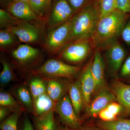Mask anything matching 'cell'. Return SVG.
Segmentation results:
<instances>
[{"label": "cell", "mask_w": 130, "mask_h": 130, "mask_svg": "<svg viewBox=\"0 0 130 130\" xmlns=\"http://www.w3.org/2000/svg\"><path fill=\"white\" fill-rule=\"evenodd\" d=\"M52 111L40 116H33L32 124L35 130H56L58 123Z\"/></svg>", "instance_id": "obj_20"}, {"label": "cell", "mask_w": 130, "mask_h": 130, "mask_svg": "<svg viewBox=\"0 0 130 130\" xmlns=\"http://www.w3.org/2000/svg\"><path fill=\"white\" fill-rule=\"evenodd\" d=\"M79 70L78 67L68 64L59 60L51 59L32 73L45 77L71 78L76 75Z\"/></svg>", "instance_id": "obj_3"}, {"label": "cell", "mask_w": 130, "mask_h": 130, "mask_svg": "<svg viewBox=\"0 0 130 130\" xmlns=\"http://www.w3.org/2000/svg\"><path fill=\"white\" fill-rule=\"evenodd\" d=\"M76 12L85 6L87 0H67Z\"/></svg>", "instance_id": "obj_35"}, {"label": "cell", "mask_w": 130, "mask_h": 130, "mask_svg": "<svg viewBox=\"0 0 130 130\" xmlns=\"http://www.w3.org/2000/svg\"><path fill=\"white\" fill-rule=\"evenodd\" d=\"M120 75L124 78H130V55L124 61L120 68Z\"/></svg>", "instance_id": "obj_31"}, {"label": "cell", "mask_w": 130, "mask_h": 130, "mask_svg": "<svg viewBox=\"0 0 130 130\" xmlns=\"http://www.w3.org/2000/svg\"><path fill=\"white\" fill-rule=\"evenodd\" d=\"M51 0H29V5L36 16L41 21L44 20Z\"/></svg>", "instance_id": "obj_26"}, {"label": "cell", "mask_w": 130, "mask_h": 130, "mask_svg": "<svg viewBox=\"0 0 130 130\" xmlns=\"http://www.w3.org/2000/svg\"><path fill=\"white\" fill-rule=\"evenodd\" d=\"M20 42L16 35L7 29L0 30V47L2 51H7L9 48Z\"/></svg>", "instance_id": "obj_22"}, {"label": "cell", "mask_w": 130, "mask_h": 130, "mask_svg": "<svg viewBox=\"0 0 130 130\" xmlns=\"http://www.w3.org/2000/svg\"><path fill=\"white\" fill-rule=\"evenodd\" d=\"M89 40L74 41L65 46L58 54V57L71 63H79L88 56L91 50Z\"/></svg>", "instance_id": "obj_5"}, {"label": "cell", "mask_w": 130, "mask_h": 130, "mask_svg": "<svg viewBox=\"0 0 130 130\" xmlns=\"http://www.w3.org/2000/svg\"><path fill=\"white\" fill-rule=\"evenodd\" d=\"M121 36L122 40L126 44L130 46V19L126 21L124 26Z\"/></svg>", "instance_id": "obj_30"}, {"label": "cell", "mask_w": 130, "mask_h": 130, "mask_svg": "<svg viewBox=\"0 0 130 130\" xmlns=\"http://www.w3.org/2000/svg\"><path fill=\"white\" fill-rule=\"evenodd\" d=\"M111 87L116 101L122 106L125 114L130 115V85L114 80Z\"/></svg>", "instance_id": "obj_17"}, {"label": "cell", "mask_w": 130, "mask_h": 130, "mask_svg": "<svg viewBox=\"0 0 130 130\" xmlns=\"http://www.w3.org/2000/svg\"><path fill=\"white\" fill-rule=\"evenodd\" d=\"M43 77L46 82L47 93L54 101L58 102L66 94L70 83L63 78Z\"/></svg>", "instance_id": "obj_15"}, {"label": "cell", "mask_w": 130, "mask_h": 130, "mask_svg": "<svg viewBox=\"0 0 130 130\" xmlns=\"http://www.w3.org/2000/svg\"><path fill=\"white\" fill-rule=\"evenodd\" d=\"M94 99L86 108V115L95 116L98 115L109 103L116 101L115 96L112 91L104 87L100 90Z\"/></svg>", "instance_id": "obj_11"}, {"label": "cell", "mask_w": 130, "mask_h": 130, "mask_svg": "<svg viewBox=\"0 0 130 130\" xmlns=\"http://www.w3.org/2000/svg\"><path fill=\"white\" fill-rule=\"evenodd\" d=\"M10 93L18 101L25 112L32 114L33 99L28 86L23 84L17 85L12 88Z\"/></svg>", "instance_id": "obj_16"}, {"label": "cell", "mask_w": 130, "mask_h": 130, "mask_svg": "<svg viewBox=\"0 0 130 130\" xmlns=\"http://www.w3.org/2000/svg\"><path fill=\"white\" fill-rule=\"evenodd\" d=\"M40 55V50L37 48L23 44L12 51L11 56L15 64L22 68L29 67L36 62Z\"/></svg>", "instance_id": "obj_8"}, {"label": "cell", "mask_w": 130, "mask_h": 130, "mask_svg": "<svg viewBox=\"0 0 130 130\" xmlns=\"http://www.w3.org/2000/svg\"><path fill=\"white\" fill-rule=\"evenodd\" d=\"M1 62L2 65L0 74V83L2 86L7 85L16 79V76L11 65L4 56H1Z\"/></svg>", "instance_id": "obj_23"}, {"label": "cell", "mask_w": 130, "mask_h": 130, "mask_svg": "<svg viewBox=\"0 0 130 130\" xmlns=\"http://www.w3.org/2000/svg\"><path fill=\"white\" fill-rule=\"evenodd\" d=\"M7 29L14 33L20 42L25 44L36 43L41 40L39 29L28 21L22 20L17 25Z\"/></svg>", "instance_id": "obj_9"}, {"label": "cell", "mask_w": 130, "mask_h": 130, "mask_svg": "<svg viewBox=\"0 0 130 130\" xmlns=\"http://www.w3.org/2000/svg\"><path fill=\"white\" fill-rule=\"evenodd\" d=\"M92 60L93 59L82 71L78 80L83 96L84 105L86 108L90 103L91 96L95 90V83L91 70Z\"/></svg>", "instance_id": "obj_12"}, {"label": "cell", "mask_w": 130, "mask_h": 130, "mask_svg": "<svg viewBox=\"0 0 130 130\" xmlns=\"http://www.w3.org/2000/svg\"><path fill=\"white\" fill-rule=\"evenodd\" d=\"M22 21L17 18L5 9H0V27L1 29H7L15 26Z\"/></svg>", "instance_id": "obj_27"}, {"label": "cell", "mask_w": 130, "mask_h": 130, "mask_svg": "<svg viewBox=\"0 0 130 130\" xmlns=\"http://www.w3.org/2000/svg\"><path fill=\"white\" fill-rule=\"evenodd\" d=\"M68 92L74 110L79 117L84 105L83 93L78 80L69 84Z\"/></svg>", "instance_id": "obj_19"}, {"label": "cell", "mask_w": 130, "mask_h": 130, "mask_svg": "<svg viewBox=\"0 0 130 130\" xmlns=\"http://www.w3.org/2000/svg\"><path fill=\"white\" fill-rule=\"evenodd\" d=\"M76 13L67 0H56L46 20L48 29L66 23Z\"/></svg>", "instance_id": "obj_7"}, {"label": "cell", "mask_w": 130, "mask_h": 130, "mask_svg": "<svg viewBox=\"0 0 130 130\" xmlns=\"http://www.w3.org/2000/svg\"><path fill=\"white\" fill-rule=\"evenodd\" d=\"M80 130H104L99 127H96L93 126H82Z\"/></svg>", "instance_id": "obj_38"}, {"label": "cell", "mask_w": 130, "mask_h": 130, "mask_svg": "<svg viewBox=\"0 0 130 130\" xmlns=\"http://www.w3.org/2000/svg\"><path fill=\"white\" fill-rule=\"evenodd\" d=\"M23 112H13L7 118L1 122L0 129L1 130H18L19 119Z\"/></svg>", "instance_id": "obj_28"}, {"label": "cell", "mask_w": 130, "mask_h": 130, "mask_svg": "<svg viewBox=\"0 0 130 130\" xmlns=\"http://www.w3.org/2000/svg\"><path fill=\"white\" fill-rule=\"evenodd\" d=\"M97 125L104 130H130V119H116L111 121L102 120Z\"/></svg>", "instance_id": "obj_21"}, {"label": "cell", "mask_w": 130, "mask_h": 130, "mask_svg": "<svg viewBox=\"0 0 130 130\" xmlns=\"http://www.w3.org/2000/svg\"><path fill=\"white\" fill-rule=\"evenodd\" d=\"M106 108L116 116H118L123 109L122 106L118 102H113L109 103Z\"/></svg>", "instance_id": "obj_33"}, {"label": "cell", "mask_w": 130, "mask_h": 130, "mask_svg": "<svg viewBox=\"0 0 130 130\" xmlns=\"http://www.w3.org/2000/svg\"><path fill=\"white\" fill-rule=\"evenodd\" d=\"M56 103L46 93H44L33 100V116H40L54 111Z\"/></svg>", "instance_id": "obj_18"}, {"label": "cell", "mask_w": 130, "mask_h": 130, "mask_svg": "<svg viewBox=\"0 0 130 130\" xmlns=\"http://www.w3.org/2000/svg\"><path fill=\"white\" fill-rule=\"evenodd\" d=\"M12 1V0H1V3L6 7Z\"/></svg>", "instance_id": "obj_39"}, {"label": "cell", "mask_w": 130, "mask_h": 130, "mask_svg": "<svg viewBox=\"0 0 130 130\" xmlns=\"http://www.w3.org/2000/svg\"><path fill=\"white\" fill-rule=\"evenodd\" d=\"M105 53L108 69L109 73L114 76L120 69L125 58V50L118 42L106 47Z\"/></svg>", "instance_id": "obj_10"}, {"label": "cell", "mask_w": 130, "mask_h": 130, "mask_svg": "<svg viewBox=\"0 0 130 130\" xmlns=\"http://www.w3.org/2000/svg\"><path fill=\"white\" fill-rule=\"evenodd\" d=\"M13 1L15 2H27L29 3V0H12Z\"/></svg>", "instance_id": "obj_41"}, {"label": "cell", "mask_w": 130, "mask_h": 130, "mask_svg": "<svg viewBox=\"0 0 130 130\" xmlns=\"http://www.w3.org/2000/svg\"><path fill=\"white\" fill-rule=\"evenodd\" d=\"M20 130H35L33 124L28 117L24 119Z\"/></svg>", "instance_id": "obj_37"}, {"label": "cell", "mask_w": 130, "mask_h": 130, "mask_svg": "<svg viewBox=\"0 0 130 130\" xmlns=\"http://www.w3.org/2000/svg\"><path fill=\"white\" fill-rule=\"evenodd\" d=\"M37 75V76L31 79L28 86L33 100L47 93L46 85L44 78L41 76L39 77V75Z\"/></svg>", "instance_id": "obj_24"}, {"label": "cell", "mask_w": 130, "mask_h": 130, "mask_svg": "<svg viewBox=\"0 0 130 130\" xmlns=\"http://www.w3.org/2000/svg\"><path fill=\"white\" fill-rule=\"evenodd\" d=\"M99 19L97 7L94 5H87L77 12L72 19L67 45L76 40H91Z\"/></svg>", "instance_id": "obj_2"}, {"label": "cell", "mask_w": 130, "mask_h": 130, "mask_svg": "<svg viewBox=\"0 0 130 130\" xmlns=\"http://www.w3.org/2000/svg\"><path fill=\"white\" fill-rule=\"evenodd\" d=\"M98 115L101 120L103 121H111L117 119V116L109 111L106 108L101 110Z\"/></svg>", "instance_id": "obj_32"}, {"label": "cell", "mask_w": 130, "mask_h": 130, "mask_svg": "<svg viewBox=\"0 0 130 130\" xmlns=\"http://www.w3.org/2000/svg\"><path fill=\"white\" fill-rule=\"evenodd\" d=\"M13 111L11 109L6 107L0 106V121L1 122L11 114Z\"/></svg>", "instance_id": "obj_36"}, {"label": "cell", "mask_w": 130, "mask_h": 130, "mask_svg": "<svg viewBox=\"0 0 130 130\" xmlns=\"http://www.w3.org/2000/svg\"><path fill=\"white\" fill-rule=\"evenodd\" d=\"M127 13L119 9L100 18L91 40L98 48H106L116 42L127 21Z\"/></svg>", "instance_id": "obj_1"}, {"label": "cell", "mask_w": 130, "mask_h": 130, "mask_svg": "<svg viewBox=\"0 0 130 130\" xmlns=\"http://www.w3.org/2000/svg\"><path fill=\"white\" fill-rule=\"evenodd\" d=\"M56 130H70L66 127H63L58 124Z\"/></svg>", "instance_id": "obj_40"}, {"label": "cell", "mask_w": 130, "mask_h": 130, "mask_svg": "<svg viewBox=\"0 0 130 130\" xmlns=\"http://www.w3.org/2000/svg\"><path fill=\"white\" fill-rule=\"evenodd\" d=\"M6 10L20 20L31 23L42 21L32 11L28 3L12 1L6 7Z\"/></svg>", "instance_id": "obj_13"}, {"label": "cell", "mask_w": 130, "mask_h": 130, "mask_svg": "<svg viewBox=\"0 0 130 130\" xmlns=\"http://www.w3.org/2000/svg\"><path fill=\"white\" fill-rule=\"evenodd\" d=\"M72 18L49 32L45 41L44 47L49 53H58L67 44Z\"/></svg>", "instance_id": "obj_6"}, {"label": "cell", "mask_w": 130, "mask_h": 130, "mask_svg": "<svg viewBox=\"0 0 130 130\" xmlns=\"http://www.w3.org/2000/svg\"><path fill=\"white\" fill-rule=\"evenodd\" d=\"M91 70L95 83V92H98L105 87V62L99 50L95 52Z\"/></svg>", "instance_id": "obj_14"}, {"label": "cell", "mask_w": 130, "mask_h": 130, "mask_svg": "<svg viewBox=\"0 0 130 130\" xmlns=\"http://www.w3.org/2000/svg\"><path fill=\"white\" fill-rule=\"evenodd\" d=\"M0 106L8 108L14 112L18 111L25 112L11 93L4 91H1L0 92Z\"/></svg>", "instance_id": "obj_25"}, {"label": "cell", "mask_w": 130, "mask_h": 130, "mask_svg": "<svg viewBox=\"0 0 130 130\" xmlns=\"http://www.w3.org/2000/svg\"><path fill=\"white\" fill-rule=\"evenodd\" d=\"M116 9L126 13H130V0H116Z\"/></svg>", "instance_id": "obj_34"}, {"label": "cell", "mask_w": 130, "mask_h": 130, "mask_svg": "<svg viewBox=\"0 0 130 130\" xmlns=\"http://www.w3.org/2000/svg\"><path fill=\"white\" fill-rule=\"evenodd\" d=\"M54 112L66 128L70 130H80L82 127L81 119L74 110L68 94L56 103Z\"/></svg>", "instance_id": "obj_4"}, {"label": "cell", "mask_w": 130, "mask_h": 130, "mask_svg": "<svg viewBox=\"0 0 130 130\" xmlns=\"http://www.w3.org/2000/svg\"><path fill=\"white\" fill-rule=\"evenodd\" d=\"M97 8L100 18L116 10V0H99Z\"/></svg>", "instance_id": "obj_29"}]
</instances>
